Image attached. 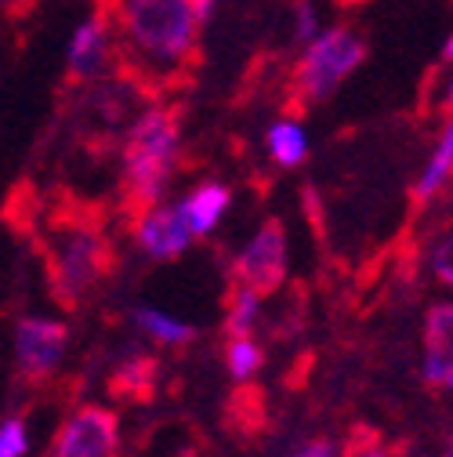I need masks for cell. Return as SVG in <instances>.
<instances>
[{
	"label": "cell",
	"instance_id": "7c38bea8",
	"mask_svg": "<svg viewBox=\"0 0 453 457\" xmlns=\"http://www.w3.org/2000/svg\"><path fill=\"white\" fill-rule=\"evenodd\" d=\"M229 421L240 432H258L265 425V395L258 385H243L233 395V407H229Z\"/></svg>",
	"mask_w": 453,
	"mask_h": 457
},
{
	"label": "cell",
	"instance_id": "6da1fadb",
	"mask_svg": "<svg viewBox=\"0 0 453 457\" xmlns=\"http://www.w3.org/2000/svg\"><path fill=\"white\" fill-rule=\"evenodd\" d=\"M54 228L62 233V244L44 254L47 279H51L54 298L73 309V305H80L87 287L112 276L117 254H112V247L102 233V221L95 218V207H87V204L62 200V207L54 211Z\"/></svg>",
	"mask_w": 453,
	"mask_h": 457
},
{
	"label": "cell",
	"instance_id": "7a4b0ae2",
	"mask_svg": "<svg viewBox=\"0 0 453 457\" xmlns=\"http://www.w3.org/2000/svg\"><path fill=\"white\" fill-rule=\"evenodd\" d=\"M182 131V109L178 105H156L131 128L128 149H124V211L138 225L149 211H156V200L163 196V186L171 179L175 149ZM131 225V228H135Z\"/></svg>",
	"mask_w": 453,
	"mask_h": 457
},
{
	"label": "cell",
	"instance_id": "30bf717a",
	"mask_svg": "<svg viewBox=\"0 0 453 457\" xmlns=\"http://www.w3.org/2000/svg\"><path fill=\"white\" fill-rule=\"evenodd\" d=\"M229 200L233 196H229V189H225V186H203L189 200H182L175 211H178V218H182L189 237H203V233H210V228L218 225V218L225 214Z\"/></svg>",
	"mask_w": 453,
	"mask_h": 457
},
{
	"label": "cell",
	"instance_id": "5bb4252c",
	"mask_svg": "<svg viewBox=\"0 0 453 457\" xmlns=\"http://www.w3.org/2000/svg\"><path fill=\"white\" fill-rule=\"evenodd\" d=\"M449 153H453V135H449V128H446L442 138H439V149H435V156H432V163H428V170H424V179H421V186H417V193H414L417 204H428V200L435 196V189H442V182L449 179Z\"/></svg>",
	"mask_w": 453,
	"mask_h": 457
},
{
	"label": "cell",
	"instance_id": "277c9868",
	"mask_svg": "<svg viewBox=\"0 0 453 457\" xmlns=\"http://www.w3.org/2000/svg\"><path fill=\"white\" fill-rule=\"evenodd\" d=\"M120 22L131 40L167 62H196V8L193 0H124Z\"/></svg>",
	"mask_w": 453,
	"mask_h": 457
},
{
	"label": "cell",
	"instance_id": "8992f818",
	"mask_svg": "<svg viewBox=\"0 0 453 457\" xmlns=\"http://www.w3.org/2000/svg\"><path fill=\"white\" fill-rule=\"evenodd\" d=\"M117 450H120V425L117 414L105 407L77 411L62 428L59 443H54V457H117Z\"/></svg>",
	"mask_w": 453,
	"mask_h": 457
},
{
	"label": "cell",
	"instance_id": "d6986e66",
	"mask_svg": "<svg viewBox=\"0 0 453 457\" xmlns=\"http://www.w3.org/2000/svg\"><path fill=\"white\" fill-rule=\"evenodd\" d=\"M298 457H330V443H323V439H316V443H309V446H301V450H298Z\"/></svg>",
	"mask_w": 453,
	"mask_h": 457
},
{
	"label": "cell",
	"instance_id": "8fae6325",
	"mask_svg": "<svg viewBox=\"0 0 453 457\" xmlns=\"http://www.w3.org/2000/svg\"><path fill=\"white\" fill-rule=\"evenodd\" d=\"M160 381V367L149 356H135L124 367H117V374L109 378V392L124 399V403H149Z\"/></svg>",
	"mask_w": 453,
	"mask_h": 457
},
{
	"label": "cell",
	"instance_id": "ac0fdd59",
	"mask_svg": "<svg viewBox=\"0 0 453 457\" xmlns=\"http://www.w3.org/2000/svg\"><path fill=\"white\" fill-rule=\"evenodd\" d=\"M26 446H29V439H26V425L19 418L0 428V457H22Z\"/></svg>",
	"mask_w": 453,
	"mask_h": 457
},
{
	"label": "cell",
	"instance_id": "9a60e30c",
	"mask_svg": "<svg viewBox=\"0 0 453 457\" xmlns=\"http://www.w3.org/2000/svg\"><path fill=\"white\" fill-rule=\"evenodd\" d=\"M254 320H258V298L247 287H236L233 305H229V320H225V334L233 341H243L254 330Z\"/></svg>",
	"mask_w": 453,
	"mask_h": 457
},
{
	"label": "cell",
	"instance_id": "5b68a950",
	"mask_svg": "<svg viewBox=\"0 0 453 457\" xmlns=\"http://www.w3.org/2000/svg\"><path fill=\"white\" fill-rule=\"evenodd\" d=\"M236 279L254 298L272 295L283 279H287V237H283L279 218H268L261 233L247 244V251L236 262Z\"/></svg>",
	"mask_w": 453,
	"mask_h": 457
},
{
	"label": "cell",
	"instance_id": "2e32d148",
	"mask_svg": "<svg viewBox=\"0 0 453 457\" xmlns=\"http://www.w3.org/2000/svg\"><path fill=\"white\" fill-rule=\"evenodd\" d=\"M138 323H142L152 337H160L163 345H185V341H193V327H185V323H178V320H171V316H163V312H156V309H142V312H138Z\"/></svg>",
	"mask_w": 453,
	"mask_h": 457
},
{
	"label": "cell",
	"instance_id": "ba28073f",
	"mask_svg": "<svg viewBox=\"0 0 453 457\" xmlns=\"http://www.w3.org/2000/svg\"><path fill=\"white\" fill-rule=\"evenodd\" d=\"M135 237H138V244H142L152 258H160V262L178 258V254L189 247V240H193V237L185 233V225H182V218H178L175 207L149 211V214L135 225Z\"/></svg>",
	"mask_w": 453,
	"mask_h": 457
},
{
	"label": "cell",
	"instance_id": "7402d4cb",
	"mask_svg": "<svg viewBox=\"0 0 453 457\" xmlns=\"http://www.w3.org/2000/svg\"><path fill=\"white\" fill-rule=\"evenodd\" d=\"M363 457H384V453H381V450H377V446H374V450H367V453H363Z\"/></svg>",
	"mask_w": 453,
	"mask_h": 457
},
{
	"label": "cell",
	"instance_id": "52a82bcc",
	"mask_svg": "<svg viewBox=\"0 0 453 457\" xmlns=\"http://www.w3.org/2000/svg\"><path fill=\"white\" fill-rule=\"evenodd\" d=\"M66 337H70V330L59 320H22L19 341H15L22 378H29V381L47 378L66 353Z\"/></svg>",
	"mask_w": 453,
	"mask_h": 457
},
{
	"label": "cell",
	"instance_id": "4fadbf2b",
	"mask_svg": "<svg viewBox=\"0 0 453 457\" xmlns=\"http://www.w3.org/2000/svg\"><path fill=\"white\" fill-rule=\"evenodd\" d=\"M268 153H272V160L283 163V167H298V163L305 160V135H301V128H298L294 120L276 124V128L268 131Z\"/></svg>",
	"mask_w": 453,
	"mask_h": 457
},
{
	"label": "cell",
	"instance_id": "3957f363",
	"mask_svg": "<svg viewBox=\"0 0 453 457\" xmlns=\"http://www.w3.org/2000/svg\"><path fill=\"white\" fill-rule=\"evenodd\" d=\"M363 59H367V40L359 33H352L349 26L326 29L309 47L305 59L298 62L294 80H291V91H287V102H283V112L294 117V120L305 117L309 105L312 102H323Z\"/></svg>",
	"mask_w": 453,
	"mask_h": 457
},
{
	"label": "cell",
	"instance_id": "e0dca14e",
	"mask_svg": "<svg viewBox=\"0 0 453 457\" xmlns=\"http://www.w3.org/2000/svg\"><path fill=\"white\" fill-rule=\"evenodd\" d=\"M261 367V349L254 345V341H233L229 345V370L236 374V378H247V374H254Z\"/></svg>",
	"mask_w": 453,
	"mask_h": 457
},
{
	"label": "cell",
	"instance_id": "9c48e42d",
	"mask_svg": "<svg viewBox=\"0 0 453 457\" xmlns=\"http://www.w3.org/2000/svg\"><path fill=\"white\" fill-rule=\"evenodd\" d=\"M449 330H453V316H449V305H435L428 312V334H424V349H428V360H424V378L428 385L435 388H449Z\"/></svg>",
	"mask_w": 453,
	"mask_h": 457
},
{
	"label": "cell",
	"instance_id": "ffe728a7",
	"mask_svg": "<svg viewBox=\"0 0 453 457\" xmlns=\"http://www.w3.org/2000/svg\"><path fill=\"white\" fill-rule=\"evenodd\" d=\"M193 8H196V19L207 22V19H210V8H214V0H193Z\"/></svg>",
	"mask_w": 453,
	"mask_h": 457
},
{
	"label": "cell",
	"instance_id": "44dd1931",
	"mask_svg": "<svg viewBox=\"0 0 453 457\" xmlns=\"http://www.w3.org/2000/svg\"><path fill=\"white\" fill-rule=\"evenodd\" d=\"M334 4H342V8H359V4H367V0H334Z\"/></svg>",
	"mask_w": 453,
	"mask_h": 457
}]
</instances>
